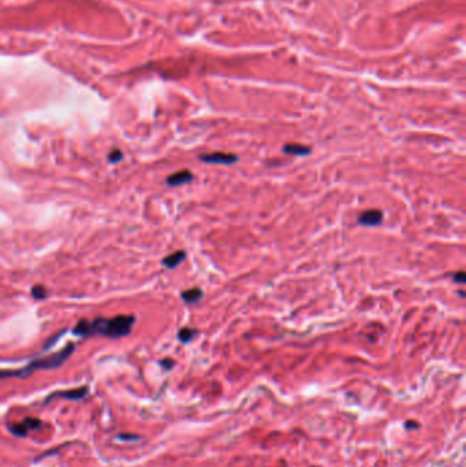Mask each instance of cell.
<instances>
[{"instance_id":"obj_13","label":"cell","mask_w":466,"mask_h":467,"mask_svg":"<svg viewBox=\"0 0 466 467\" xmlns=\"http://www.w3.org/2000/svg\"><path fill=\"white\" fill-rule=\"evenodd\" d=\"M123 159V153L119 149H114V151L110 152V155H108V161H110L111 164H116V163H119L120 160Z\"/></svg>"},{"instance_id":"obj_16","label":"cell","mask_w":466,"mask_h":467,"mask_svg":"<svg viewBox=\"0 0 466 467\" xmlns=\"http://www.w3.org/2000/svg\"><path fill=\"white\" fill-rule=\"evenodd\" d=\"M161 366L165 367V369H171V367L174 366V361L172 359H164V361H161Z\"/></svg>"},{"instance_id":"obj_6","label":"cell","mask_w":466,"mask_h":467,"mask_svg":"<svg viewBox=\"0 0 466 467\" xmlns=\"http://www.w3.org/2000/svg\"><path fill=\"white\" fill-rule=\"evenodd\" d=\"M383 220V212L380 209H369V211H364L358 216V224L361 226H368V227H376L379 226Z\"/></svg>"},{"instance_id":"obj_12","label":"cell","mask_w":466,"mask_h":467,"mask_svg":"<svg viewBox=\"0 0 466 467\" xmlns=\"http://www.w3.org/2000/svg\"><path fill=\"white\" fill-rule=\"evenodd\" d=\"M32 296L37 299V301H43L45 299L47 296H48V292H47V288L44 286H40V284H36V286L32 287V291H30Z\"/></svg>"},{"instance_id":"obj_14","label":"cell","mask_w":466,"mask_h":467,"mask_svg":"<svg viewBox=\"0 0 466 467\" xmlns=\"http://www.w3.org/2000/svg\"><path fill=\"white\" fill-rule=\"evenodd\" d=\"M452 277H454V280L456 281V283H465L466 281V275H465V272H458V273H454V275H452Z\"/></svg>"},{"instance_id":"obj_10","label":"cell","mask_w":466,"mask_h":467,"mask_svg":"<svg viewBox=\"0 0 466 467\" xmlns=\"http://www.w3.org/2000/svg\"><path fill=\"white\" fill-rule=\"evenodd\" d=\"M202 295H204V292H202V290H200L198 287H194V288H190V290H186V291H183L180 294L182 299H183L186 303H197V302L202 298Z\"/></svg>"},{"instance_id":"obj_11","label":"cell","mask_w":466,"mask_h":467,"mask_svg":"<svg viewBox=\"0 0 466 467\" xmlns=\"http://www.w3.org/2000/svg\"><path fill=\"white\" fill-rule=\"evenodd\" d=\"M195 333H197L195 329H191V328H182L179 331V333H178V339H179L182 343H189L190 340H193Z\"/></svg>"},{"instance_id":"obj_1","label":"cell","mask_w":466,"mask_h":467,"mask_svg":"<svg viewBox=\"0 0 466 467\" xmlns=\"http://www.w3.org/2000/svg\"><path fill=\"white\" fill-rule=\"evenodd\" d=\"M134 324L135 317L130 314H119L111 318L100 317V318H95L93 321L81 320L73 328V333L75 336L81 337L100 335V336L111 337V339H119V337L130 335Z\"/></svg>"},{"instance_id":"obj_3","label":"cell","mask_w":466,"mask_h":467,"mask_svg":"<svg viewBox=\"0 0 466 467\" xmlns=\"http://www.w3.org/2000/svg\"><path fill=\"white\" fill-rule=\"evenodd\" d=\"M88 387H81V388H74V389H69V391H59L54 392L52 395L47 397L45 403L51 402L52 399L55 397H60V399H69V400H81L88 395Z\"/></svg>"},{"instance_id":"obj_4","label":"cell","mask_w":466,"mask_h":467,"mask_svg":"<svg viewBox=\"0 0 466 467\" xmlns=\"http://www.w3.org/2000/svg\"><path fill=\"white\" fill-rule=\"evenodd\" d=\"M201 161L210 163V164H232L238 160V157L232 153H224V152H215L208 155L200 156Z\"/></svg>"},{"instance_id":"obj_8","label":"cell","mask_w":466,"mask_h":467,"mask_svg":"<svg viewBox=\"0 0 466 467\" xmlns=\"http://www.w3.org/2000/svg\"><path fill=\"white\" fill-rule=\"evenodd\" d=\"M186 258V253L183 250H178L175 253H172L170 256H167L165 258H163V261L161 264L167 268H170V269H174L176 266L179 265L180 262L183 261Z\"/></svg>"},{"instance_id":"obj_7","label":"cell","mask_w":466,"mask_h":467,"mask_svg":"<svg viewBox=\"0 0 466 467\" xmlns=\"http://www.w3.org/2000/svg\"><path fill=\"white\" fill-rule=\"evenodd\" d=\"M193 178H194V175L189 170H182V171H178L168 176L167 178V185L172 187L180 186V185H185V183H189V182L193 181Z\"/></svg>"},{"instance_id":"obj_9","label":"cell","mask_w":466,"mask_h":467,"mask_svg":"<svg viewBox=\"0 0 466 467\" xmlns=\"http://www.w3.org/2000/svg\"><path fill=\"white\" fill-rule=\"evenodd\" d=\"M283 152L294 156H306L311 153L312 149L309 146L301 145V144H286L283 146Z\"/></svg>"},{"instance_id":"obj_5","label":"cell","mask_w":466,"mask_h":467,"mask_svg":"<svg viewBox=\"0 0 466 467\" xmlns=\"http://www.w3.org/2000/svg\"><path fill=\"white\" fill-rule=\"evenodd\" d=\"M41 426V421L40 419H37V418H26L24 419V422H21L18 425H14V426L10 427V432L13 434H15L17 437H25L30 430H33V429H37V427Z\"/></svg>"},{"instance_id":"obj_15","label":"cell","mask_w":466,"mask_h":467,"mask_svg":"<svg viewBox=\"0 0 466 467\" xmlns=\"http://www.w3.org/2000/svg\"><path fill=\"white\" fill-rule=\"evenodd\" d=\"M119 438L120 440H129V441H133V440H140V437L135 436V434H120Z\"/></svg>"},{"instance_id":"obj_2","label":"cell","mask_w":466,"mask_h":467,"mask_svg":"<svg viewBox=\"0 0 466 467\" xmlns=\"http://www.w3.org/2000/svg\"><path fill=\"white\" fill-rule=\"evenodd\" d=\"M75 344L70 343L67 344L65 348H62L60 351L50 354V355H45V357H40L32 361L25 366L24 369H18V370H0V380L2 378H9V377H18V378H25L29 377L30 374H33L37 370H51V369H56V367L62 366L69 358L71 357V354L74 352Z\"/></svg>"}]
</instances>
